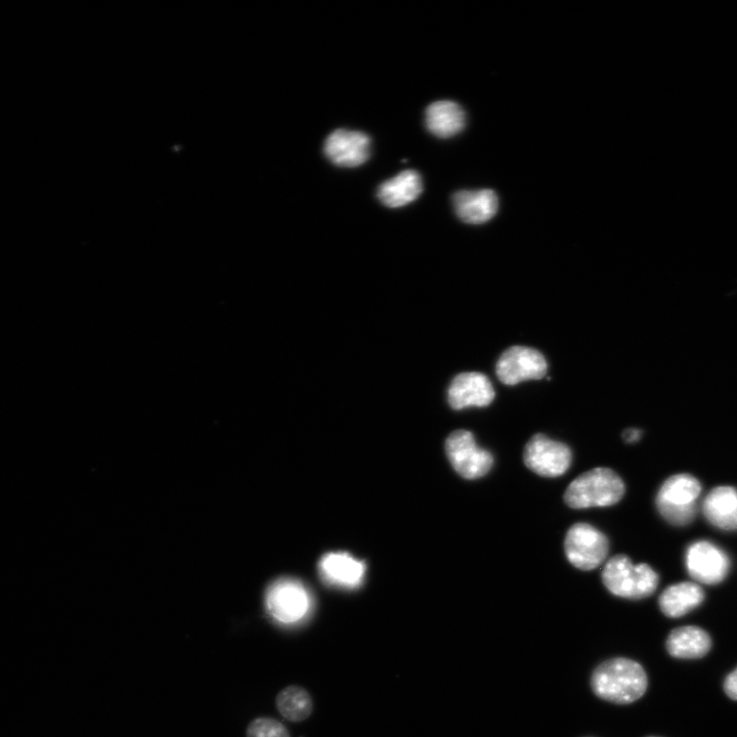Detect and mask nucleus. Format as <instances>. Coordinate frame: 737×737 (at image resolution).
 Here are the masks:
<instances>
[{
  "instance_id": "6",
  "label": "nucleus",
  "mask_w": 737,
  "mask_h": 737,
  "mask_svg": "<svg viewBox=\"0 0 737 737\" xmlns=\"http://www.w3.org/2000/svg\"><path fill=\"white\" fill-rule=\"evenodd\" d=\"M566 554L574 567L592 571L604 561L609 553V540L600 531L588 524H576L568 532L565 542Z\"/></svg>"
},
{
  "instance_id": "12",
  "label": "nucleus",
  "mask_w": 737,
  "mask_h": 737,
  "mask_svg": "<svg viewBox=\"0 0 737 737\" xmlns=\"http://www.w3.org/2000/svg\"><path fill=\"white\" fill-rule=\"evenodd\" d=\"M495 399L491 380L479 372L462 373L456 376L448 392V401L454 410L469 407H487Z\"/></svg>"
},
{
  "instance_id": "8",
  "label": "nucleus",
  "mask_w": 737,
  "mask_h": 737,
  "mask_svg": "<svg viewBox=\"0 0 737 737\" xmlns=\"http://www.w3.org/2000/svg\"><path fill=\"white\" fill-rule=\"evenodd\" d=\"M270 614L279 622L295 623L305 617L310 609L308 590L293 579H280L271 585L266 596Z\"/></svg>"
},
{
  "instance_id": "1",
  "label": "nucleus",
  "mask_w": 737,
  "mask_h": 737,
  "mask_svg": "<svg viewBox=\"0 0 737 737\" xmlns=\"http://www.w3.org/2000/svg\"><path fill=\"white\" fill-rule=\"evenodd\" d=\"M643 667L629 659H612L599 665L591 677L595 695L618 705H628L643 697L647 689Z\"/></svg>"
},
{
  "instance_id": "20",
  "label": "nucleus",
  "mask_w": 737,
  "mask_h": 737,
  "mask_svg": "<svg viewBox=\"0 0 737 737\" xmlns=\"http://www.w3.org/2000/svg\"><path fill=\"white\" fill-rule=\"evenodd\" d=\"M276 708L285 720L297 723L312 715L314 702L306 688L290 685L277 696Z\"/></svg>"
},
{
  "instance_id": "22",
  "label": "nucleus",
  "mask_w": 737,
  "mask_h": 737,
  "mask_svg": "<svg viewBox=\"0 0 737 737\" xmlns=\"http://www.w3.org/2000/svg\"><path fill=\"white\" fill-rule=\"evenodd\" d=\"M724 690L731 700L737 701V669L726 678Z\"/></svg>"
},
{
  "instance_id": "2",
  "label": "nucleus",
  "mask_w": 737,
  "mask_h": 737,
  "mask_svg": "<svg viewBox=\"0 0 737 737\" xmlns=\"http://www.w3.org/2000/svg\"><path fill=\"white\" fill-rule=\"evenodd\" d=\"M625 484L610 468H594L579 476L567 489L566 503L575 509L609 507L621 501Z\"/></svg>"
},
{
  "instance_id": "5",
  "label": "nucleus",
  "mask_w": 737,
  "mask_h": 737,
  "mask_svg": "<svg viewBox=\"0 0 737 737\" xmlns=\"http://www.w3.org/2000/svg\"><path fill=\"white\" fill-rule=\"evenodd\" d=\"M446 452L454 469L466 480L483 478L494 464L493 455L480 448L467 430L451 433L446 442Z\"/></svg>"
},
{
  "instance_id": "4",
  "label": "nucleus",
  "mask_w": 737,
  "mask_h": 737,
  "mask_svg": "<svg viewBox=\"0 0 737 737\" xmlns=\"http://www.w3.org/2000/svg\"><path fill=\"white\" fill-rule=\"evenodd\" d=\"M701 492L700 482L692 475H673L658 493V510L674 526L689 525L697 515V500Z\"/></svg>"
},
{
  "instance_id": "10",
  "label": "nucleus",
  "mask_w": 737,
  "mask_h": 737,
  "mask_svg": "<svg viewBox=\"0 0 737 737\" xmlns=\"http://www.w3.org/2000/svg\"><path fill=\"white\" fill-rule=\"evenodd\" d=\"M685 563L689 575L707 585L721 583L727 577L730 568L727 554L708 541L691 544L686 551Z\"/></svg>"
},
{
  "instance_id": "3",
  "label": "nucleus",
  "mask_w": 737,
  "mask_h": 737,
  "mask_svg": "<svg viewBox=\"0 0 737 737\" xmlns=\"http://www.w3.org/2000/svg\"><path fill=\"white\" fill-rule=\"evenodd\" d=\"M602 581L616 596L643 599L654 594L659 585V576L645 563L635 566L628 556L617 555L606 563Z\"/></svg>"
},
{
  "instance_id": "21",
  "label": "nucleus",
  "mask_w": 737,
  "mask_h": 737,
  "mask_svg": "<svg viewBox=\"0 0 737 737\" xmlns=\"http://www.w3.org/2000/svg\"><path fill=\"white\" fill-rule=\"evenodd\" d=\"M247 737H290L286 726L269 717L254 719L247 727Z\"/></svg>"
},
{
  "instance_id": "19",
  "label": "nucleus",
  "mask_w": 737,
  "mask_h": 737,
  "mask_svg": "<svg viewBox=\"0 0 737 737\" xmlns=\"http://www.w3.org/2000/svg\"><path fill=\"white\" fill-rule=\"evenodd\" d=\"M422 190L419 173L415 170H405L379 187L378 198L385 206L398 208L415 201Z\"/></svg>"
},
{
  "instance_id": "15",
  "label": "nucleus",
  "mask_w": 737,
  "mask_h": 737,
  "mask_svg": "<svg viewBox=\"0 0 737 737\" xmlns=\"http://www.w3.org/2000/svg\"><path fill=\"white\" fill-rule=\"evenodd\" d=\"M425 123L433 136L449 139L462 132L466 124V115L457 103L439 101L426 109Z\"/></svg>"
},
{
  "instance_id": "13",
  "label": "nucleus",
  "mask_w": 737,
  "mask_h": 737,
  "mask_svg": "<svg viewBox=\"0 0 737 737\" xmlns=\"http://www.w3.org/2000/svg\"><path fill=\"white\" fill-rule=\"evenodd\" d=\"M365 562L345 552L328 553L319 562L321 579L333 586L344 588L359 587L365 577Z\"/></svg>"
},
{
  "instance_id": "23",
  "label": "nucleus",
  "mask_w": 737,
  "mask_h": 737,
  "mask_svg": "<svg viewBox=\"0 0 737 737\" xmlns=\"http://www.w3.org/2000/svg\"><path fill=\"white\" fill-rule=\"evenodd\" d=\"M641 438V431L638 429H627L624 432V439L627 443H635Z\"/></svg>"
},
{
  "instance_id": "18",
  "label": "nucleus",
  "mask_w": 737,
  "mask_h": 737,
  "mask_svg": "<svg viewBox=\"0 0 737 737\" xmlns=\"http://www.w3.org/2000/svg\"><path fill=\"white\" fill-rule=\"evenodd\" d=\"M705 599L696 583L684 582L668 587L660 596L661 611L669 618H680L698 608Z\"/></svg>"
},
{
  "instance_id": "17",
  "label": "nucleus",
  "mask_w": 737,
  "mask_h": 737,
  "mask_svg": "<svg viewBox=\"0 0 737 737\" xmlns=\"http://www.w3.org/2000/svg\"><path fill=\"white\" fill-rule=\"evenodd\" d=\"M712 641L706 631L698 627H682L673 630L667 640L669 654L677 659L693 660L705 657Z\"/></svg>"
},
{
  "instance_id": "11",
  "label": "nucleus",
  "mask_w": 737,
  "mask_h": 737,
  "mask_svg": "<svg viewBox=\"0 0 737 737\" xmlns=\"http://www.w3.org/2000/svg\"><path fill=\"white\" fill-rule=\"evenodd\" d=\"M370 138L361 132L337 129L325 141L326 157L341 167H357L370 157Z\"/></svg>"
},
{
  "instance_id": "7",
  "label": "nucleus",
  "mask_w": 737,
  "mask_h": 737,
  "mask_svg": "<svg viewBox=\"0 0 737 737\" xmlns=\"http://www.w3.org/2000/svg\"><path fill=\"white\" fill-rule=\"evenodd\" d=\"M571 449L542 433L534 436L527 444L524 461L529 469L545 478H557L565 474L572 464Z\"/></svg>"
},
{
  "instance_id": "16",
  "label": "nucleus",
  "mask_w": 737,
  "mask_h": 737,
  "mask_svg": "<svg viewBox=\"0 0 737 737\" xmlns=\"http://www.w3.org/2000/svg\"><path fill=\"white\" fill-rule=\"evenodd\" d=\"M709 523L724 531H737V490L718 487L710 492L703 504Z\"/></svg>"
},
{
  "instance_id": "9",
  "label": "nucleus",
  "mask_w": 737,
  "mask_h": 737,
  "mask_svg": "<svg viewBox=\"0 0 737 737\" xmlns=\"http://www.w3.org/2000/svg\"><path fill=\"white\" fill-rule=\"evenodd\" d=\"M547 370V361L539 351L520 345L506 350L496 365L497 376L506 385L541 379Z\"/></svg>"
},
{
  "instance_id": "14",
  "label": "nucleus",
  "mask_w": 737,
  "mask_h": 737,
  "mask_svg": "<svg viewBox=\"0 0 737 737\" xmlns=\"http://www.w3.org/2000/svg\"><path fill=\"white\" fill-rule=\"evenodd\" d=\"M458 218L467 224L481 225L491 221L499 209V200L492 190L460 191L453 196Z\"/></svg>"
}]
</instances>
